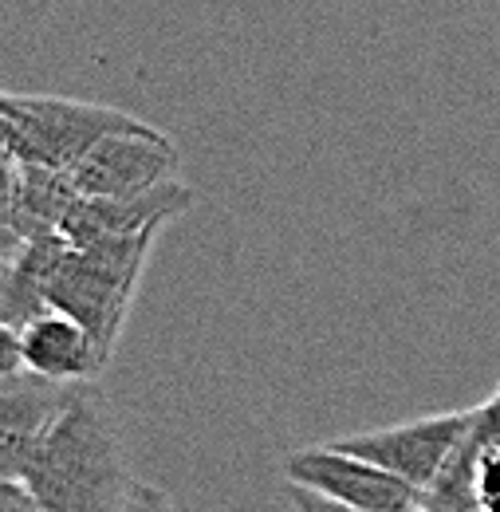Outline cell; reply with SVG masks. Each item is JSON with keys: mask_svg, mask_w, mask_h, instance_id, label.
<instances>
[{"mask_svg": "<svg viewBox=\"0 0 500 512\" xmlns=\"http://www.w3.org/2000/svg\"><path fill=\"white\" fill-rule=\"evenodd\" d=\"M288 489H304L327 505L351 512H410L422 505V493L363 457L335 446L296 449L284 457Z\"/></svg>", "mask_w": 500, "mask_h": 512, "instance_id": "obj_5", "label": "cell"}, {"mask_svg": "<svg viewBox=\"0 0 500 512\" xmlns=\"http://www.w3.org/2000/svg\"><path fill=\"white\" fill-rule=\"evenodd\" d=\"M44 512H126L138 481L130 477L119 426L103 390L79 386L56 430L20 481Z\"/></svg>", "mask_w": 500, "mask_h": 512, "instance_id": "obj_1", "label": "cell"}, {"mask_svg": "<svg viewBox=\"0 0 500 512\" xmlns=\"http://www.w3.org/2000/svg\"><path fill=\"white\" fill-rule=\"evenodd\" d=\"M197 193L186 182H166L158 190L142 193V197H123V201H95V197H79L63 221V237L75 249L111 241V237H134V233H150L162 229L178 217H186L193 209Z\"/></svg>", "mask_w": 500, "mask_h": 512, "instance_id": "obj_9", "label": "cell"}, {"mask_svg": "<svg viewBox=\"0 0 500 512\" xmlns=\"http://www.w3.org/2000/svg\"><path fill=\"white\" fill-rule=\"evenodd\" d=\"M292 509L296 512H351V509H339V505H327V501H319V497L304 493V489H292ZM410 512H422V509H410Z\"/></svg>", "mask_w": 500, "mask_h": 512, "instance_id": "obj_15", "label": "cell"}, {"mask_svg": "<svg viewBox=\"0 0 500 512\" xmlns=\"http://www.w3.org/2000/svg\"><path fill=\"white\" fill-rule=\"evenodd\" d=\"M126 512H178V505H174V497H170L166 489H158V485H142V481H138V489H134L130 509Z\"/></svg>", "mask_w": 500, "mask_h": 512, "instance_id": "obj_13", "label": "cell"}, {"mask_svg": "<svg viewBox=\"0 0 500 512\" xmlns=\"http://www.w3.org/2000/svg\"><path fill=\"white\" fill-rule=\"evenodd\" d=\"M75 390L79 386H56L32 375L0 379V481H24Z\"/></svg>", "mask_w": 500, "mask_h": 512, "instance_id": "obj_7", "label": "cell"}, {"mask_svg": "<svg viewBox=\"0 0 500 512\" xmlns=\"http://www.w3.org/2000/svg\"><path fill=\"white\" fill-rule=\"evenodd\" d=\"M469 426H473V410H449V414H426V418L382 426V430L347 434V438H335L331 446L351 457H363L378 469H386L390 477L426 493L438 481L445 461L465 442Z\"/></svg>", "mask_w": 500, "mask_h": 512, "instance_id": "obj_4", "label": "cell"}, {"mask_svg": "<svg viewBox=\"0 0 500 512\" xmlns=\"http://www.w3.org/2000/svg\"><path fill=\"white\" fill-rule=\"evenodd\" d=\"M158 233L162 229L134 233V237H111V241H99L87 249L71 245L60 276L52 284V312L79 323L95 339L103 363L119 347V335H123L134 292L142 284V272L154 253Z\"/></svg>", "mask_w": 500, "mask_h": 512, "instance_id": "obj_2", "label": "cell"}, {"mask_svg": "<svg viewBox=\"0 0 500 512\" xmlns=\"http://www.w3.org/2000/svg\"><path fill=\"white\" fill-rule=\"evenodd\" d=\"M67 253H71L67 237H48V241H32L4 256V276H0L4 331H24L28 323L52 312V284L60 276Z\"/></svg>", "mask_w": 500, "mask_h": 512, "instance_id": "obj_11", "label": "cell"}, {"mask_svg": "<svg viewBox=\"0 0 500 512\" xmlns=\"http://www.w3.org/2000/svg\"><path fill=\"white\" fill-rule=\"evenodd\" d=\"M497 512H500V509H497Z\"/></svg>", "mask_w": 500, "mask_h": 512, "instance_id": "obj_16", "label": "cell"}, {"mask_svg": "<svg viewBox=\"0 0 500 512\" xmlns=\"http://www.w3.org/2000/svg\"><path fill=\"white\" fill-rule=\"evenodd\" d=\"M500 509V449H489L477 465V512Z\"/></svg>", "mask_w": 500, "mask_h": 512, "instance_id": "obj_12", "label": "cell"}, {"mask_svg": "<svg viewBox=\"0 0 500 512\" xmlns=\"http://www.w3.org/2000/svg\"><path fill=\"white\" fill-rule=\"evenodd\" d=\"M16 343H20L24 375L44 379V383L91 386L99 379V371L107 367L99 359L95 339L60 312H48L36 323H28L24 331H16Z\"/></svg>", "mask_w": 500, "mask_h": 512, "instance_id": "obj_10", "label": "cell"}, {"mask_svg": "<svg viewBox=\"0 0 500 512\" xmlns=\"http://www.w3.org/2000/svg\"><path fill=\"white\" fill-rule=\"evenodd\" d=\"M178 146L158 127H146L138 134H115L99 142L75 170L71 182L79 197L95 201H123L142 197L166 182H178Z\"/></svg>", "mask_w": 500, "mask_h": 512, "instance_id": "obj_6", "label": "cell"}, {"mask_svg": "<svg viewBox=\"0 0 500 512\" xmlns=\"http://www.w3.org/2000/svg\"><path fill=\"white\" fill-rule=\"evenodd\" d=\"M79 201V190L71 174L44 170V166H20L4 154V256L32 245L63 237V221L71 205Z\"/></svg>", "mask_w": 500, "mask_h": 512, "instance_id": "obj_8", "label": "cell"}, {"mask_svg": "<svg viewBox=\"0 0 500 512\" xmlns=\"http://www.w3.org/2000/svg\"><path fill=\"white\" fill-rule=\"evenodd\" d=\"M0 512H44L20 481H0Z\"/></svg>", "mask_w": 500, "mask_h": 512, "instance_id": "obj_14", "label": "cell"}, {"mask_svg": "<svg viewBox=\"0 0 500 512\" xmlns=\"http://www.w3.org/2000/svg\"><path fill=\"white\" fill-rule=\"evenodd\" d=\"M150 123L107 107V103H83L67 95H16L8 91L0 99V130H4V154L20 166H44L71 174L99 142L115 134H138Z\"/></svg>", "mask_w": 500, "mask_h": 512, "instance_id": "obj_3", "label": "cell"}]
</instances>
